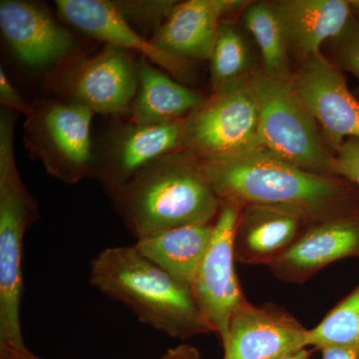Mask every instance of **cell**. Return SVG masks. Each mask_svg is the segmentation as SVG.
<instances>
[{
    "instance_id": "cell-21",
    "label": "cell",
    "mask_w": 359,
    "mask_h": 359,
    "mask_svg": "<svg viewBox=\"0 0 359 359\" xmlns=\"http://www.w3.org/2000/svg\"><path fill=\"white\" fill-rule=\"evenodd\" d=\"M243 20L256 39L264 72L273 76H290L289 43L273 4L249 2L244 8Z\"/></svg>"
},
{
    "instance_id": "cell-7",
    "label": "cell",
    "mask_w": 359,
    "mask_h": 359,
    "mask_svg": "<svg viewBox=\"0 0 359 359\" xmlns=\"http://www.w3.org/2000/svg\"><path fill=\"white\" fill-rule=\"evenodd\" d=\"M94 113L69 101L49 100L33 106L26 117L25 143L47 173L65 184H76L92 173L91 122Z\"/></svg>"
},
{
    "instance_id": "cell-14",
    "label": "cell",
    "mask_w": 359,
    "mask_h": 359,
    "mask_svg": "<svg viewBox=\"0 0 359 359\" xmlns=\"http://www.w3.org/2000/svg\"><path fill=\"white\" fill-rule=\"evenodd\" d=\"M0 29L11 50L23 65L45 67L69 55L73 37L39 4L1 0Z\"/></svg>"
},
{
    "instance_id": "cell-23",
    "label": "cell",
    "mask_w": 359,
    "mask_h": 359,
    "mask_svg": "<svg viewBox=\"0 0 359 359\" xmlns=\"http://www.w3.org/2000/svg\"><path fill=\"white\" fill-rule=\"evenodd\" d=\"M309 346L342 347L359 351V285L339 302L323 320L309 330Z\"/></svg>"
},
{
    "instance_id": "cell-5",
    "label": "cell",
    "mask_w": 359,
    "mask_h": 359,
    "mask_svg": "<svg viewBox=\"0 0 359 359\" xmlns=\"http://www.w3.org/2000/svg\"><path fill=\"white\" fill-rule=\"evenodd\" d=\"M248 83L259 114L262 147L309 171L334 174V154L295 89L292 75L255 71Z\"/></svg>"
},
{
    "instance_id": "cell-16",
    "label": "cell",
    "mask_w": 359,
    "mask_h": 359,
    "mask_svg": "<svg viewBox=\"0 0 359 359\" xmlns=\"http://www.w3.org/2000/svg\"><path fill=\"white\" fill-rule=\"evenodd\" d=\"M59 14L78 30L109 46L136 51L172 74L181 76L186 61L174 57L146 39L123 15L115 1L107 0H56Z\"/></svg>"
},
{
    "instance_id": "cell-19",
    "label": "cell",
    "mask_w": 359,
    "mask_h": 359,
    "mask_svg": "<svg viewBox=\"0 0 359 359\" xmlns=\"http://www.w3.org/2000/svg\"><path fill=\"white\" fill-rule=\"evenodd\" d=\"M138 87L129 122L135 125H155L186 119L204 104L198 92L175 81L148 59L137 62Z\"/></svg>"
},
{
    "instance_id": "cell-26",
    "label": "cell",
    "mask_w": 359,
    "mask_h": 359,
    "mask_svg": "<svg viewBox=\"0 0 359 359\" xmlns=\"http://www.w3.org/2000/svg\"><path fill=\"white\" fill-rule=\"evenodd\" d=\"M339 40L340 62L359 80V25L354 22Z\"/></svg>"
},
{
    "instance_id": "cell-28",
    "label": "cell",
    "mask_w": 359,
    "mask_h": 359,
    "mask_svg": "<svg viewBox=\"0 0 359 359\" xmlns=\"http://www.w3.org/2000/svg\"><path fill=\"white\" fill-rule=\"evenodd\" d=\"M22 359H42L29 353ZM159 359H202L199 351L196 347L189 344H181L170 348L166 353L163 354Z\"/></svg>"
},
{
    "instance_id": "cell-11",
    "label": "cell",
    "mask_w": 359,
    "mask_h": 359,
    "mask_svg": "<svg viewBox=\"0 0 359 359\" xmlns=\"http://www.w3.org/2000/svg\"><path fill=\"white\" fill-rule=\"evenodd\" d=\"M292 81L334 152L347 139H359V100L320 52L302 60Z\"/></svg>"
},
{
    "instance_id": "cell-22",
    "label": "cell",
    "mask_w": 359,
    "mask_h": 359,
    "mask_svg": "<svg viewBox=\"0 0 359 359\" xmlns=\"http://www.w3.org/2000/svg\"><path fill=\"white\" fill-rule=\"evenodd\" d=\"M209 60L212 92L242 83L250 76L247 44L237 28L230 23H222Z\"/></svg>"
},
{
    "instance_id": "cell-15",
    "label": "cell",
    "mask_w": 359,
    "mask_h": 359,
    "mask_svg": "<svg viewBox=\"0 0 359 359\" xmlns=\"http://www.w3.org/2000/svg\"><path fill=\"white\" fill-rule=\"evenodd\" d=\"M248 4L243 0L177 2L151 42L181 60H209L224 18L242 11Z\"/></svg>"
},
{
    "instance_id": "cell-24",
    "label": "cell",
    "mask_w": 359,
    "mask_h": 359,
    "mask_svg": "<svg viewBox=\"0 0 359 359\" xmlns=\"http://www.w3.org/2000/svg\"><path fill=\"white\" fill-rule=\"evenodd\" d=\"M130 23L148 26L154 34L172 13L176 1H115Z\"/></svg>"
},
{
    "instance_id": "cell-3",
    "label": "cell",
    "mask_w": 359,
    "mask_h": 359,
    "mask_svg": "<svg viewBox=\"0 0 359 359\" xmlns=\"http://www.w3.org/2000/svg\"><path fill=\"white\" fill-rule=\"evenodd\" d=\"M110 198L137 241L179 226L211 223L221 209L197 164L181 152L146 168Z\"/></svg>"
},
{
    "instance_id": "cell-31",
    "label": "cell",
    "mask_w": 359,
    "mask_h": 359,
    "mask_svg": "<svg viewBox=\"0 0 359 359\" xmlns=\"http://www.w3.org/2000/svg\"><path fill=\"white\" fill-rule=\"evenodd\" d=\"M349 2L353 7V13L359 15V0H349Z\"/></svg>"
},
{
    "instance_id": "cell-4",
    "label": "cell",
    "mask_w": 359,
    "mask_h": 359,
    "mask_svg": "<svg viewBox=\"0 0 359 359\" xmlns=\"http://www.w3.org/2000/svg\"><path fill=\"white\" fill-rule=\"evenodd\" d=\"M15 115H0V359H22L30 353L23 341V240L39 218V208L27 190L14 155Z\"/></svg>"
},
{
    "instance_id": "cell-30",
    "label": "cell",
    "mask_w": 359,
    "mask_h": 359,
    "mask_svg": "<svg viewBox=\"0 0 359 359\" xmlns=\"http://www.w3.org/2000/svg\"><path fill=\"white\" fill-rule=\"evenodd\" d=\"M311 354H313V351H309L308 347H306V348L299 349V351L287 354V355L278 359H311Z\"/></svg>"
},
{
    "instance_id": "cell-10",
    "label": "cell",
    "mask_w": 359,
    "mask_h": 359,
    "mask_svg": "<svg viewBox=\"0 0 359 359\" xmlns=\"http://www.w3.org/2000/svg\"><path fill=\"white\" fill-rule=\"evenodd\" d=\"M187 119L155 125L129 122L120 127L95 157L91 176L112 195L146 168L182 150Z\"/></svg>"
},
{
    "instance_id": "cell-25",
    "label": "cell",
    "mask_w": 359,
    "mask_h": 359,
    "mask_svg": "<svg viewBox=\"0 0 359 359\" xmlns=\"http://www.w3.org/2000/svg\"><path fill=\"white\" fill-rule=\"evenodd\" d=\"M334 174L359 188V139H347L335 151Z\"/></svg>"
},
{
    "instance_id": "cell-18",
    "label": "cell",
    "mask_w": 359,
    "mask_h": 359,
    "mask_svg": "<svg viewBox=\"0 0 359 359\" xmlns=\"http://www.w3.org/2000/svg\"><path fill=\"white\" fill-rule=\"evenodd\" d=\"M306 226L299 217L282 210L263 205L242 208L233 233L236 261L269 266Z\"/></svg>"
},
{
    "instance_id": "cell-29",
    "label": "cell",
    "mask_w": 359,
    "mask_h": 359,
    "mask_svg": "<svg viewBox=\"0 0 359 359\" xmlns=\"http://www.w3.org/2000/svg\"><path fill=\"white\" fill-rule=\"evenodd\" d=\"M321 359H359V351L342 347H327L320 349Z\"/></svg>"
},
{
    "instance_id": "cell-12",
    "label": "cell",
    "mask_w": 359,
    "mask_h": 359,
    "mask_svg": "<svg viewBox=\"0 0 359 359\" xmlns=\"http://www.w3.org/2000/svg\"><path fill=\"white\" fill-rule=\"evenodd\" d=\"M308 339L309 330L285 309L245 301L222 341L224 359H278L309 347Z\"/></svg>"
},
{
    "instance_id": "cell-1",
    "label": "cell",
    "mask_w": 359,
    "mask_h": 359,
    "mask_svg": "<svg viewBox=\"0 0 359 359\" xmlns=\"http://www.w3.org/2000/svg\"><path fill=\"white\" fill-rule=\"evenodd\" d=\"M194 162L221 204L282 210L306 226L359 210V188L351 182L295 166L266 149Z\"/></svg>"
},
{
    "instance_id": "cell-13",
    "label": "cell",
    "mask_w": 359,
    "mask_h": 359,
    "mask_svg": "<svg viewBox=\"0 0 359 359\" xmlns=\"http://www.w3.org/2000/svg\"><path fill=\"white\" fill-rule=\"evenodd\" d=\"M346 257H359V210L309 224L269 269L282 282L304 283Z\"/></svg>"
},
{
    "instance_id": "cell-6",
    "label": "cell",
    "mask_w": 359,
    "mask_h": 359,
    "mask_svg": "<svg viewBox=\"0 0 359 359\" xmlns=\"http://www.w3.org/2000/svg\"><path fill=\"white\" fill-rule=\"evenodd\" d=\"M262 147L259 114L248 79L212 92L187 119L180 152L196 162L226 159Z\"/></svg>"
},
{
    "instance_id": "cell-8",
    "label": "cell",
    "mask_w": 359,
    "mask_h": 359,
    "mask_svg": "<svg viewBox=\"0 0 359 359\" xmlns=\"http://www.w3.org/2000/svg\"><path fill=\"white\" fill-rule=\"evenodd\" d=\"M241 208L221 204L211 244L192 283V290L212 334L223 341L231 318L247 299L235 271L233 233Z\"/></svg>"
},
{
    "instance_id": "cell-17",
    "label": "cell",
    "mask_w": 359,
    "mask_h": 359,
    "mask_svg": "<svg viewBox=\"0 0 359 359\" xmlns=\"http://www.w3.org/2000/svg\"><path fill=\"white\" fill-rule=\"evenodd\" d=\"M273 6L290 49L302 60L320 53L327 40L341 39L354 23L349 0H283Z\"/></svg>"
},
{
    "instance_id": "cell-20",
    "label": "cell",
    "mask_w": 359,
    "mask_h": 359,
    "mask_svg": "<svg viewBox=\"0 0 359 359\" xmlns=\"http://www.w3.org/2000/svg\"><path fill=\"white\" fill-rule=\"evenodd\" d=\"M214 222L188 224L138 240L135 248L175 280L192 287L211 244ZM192 289V287H191Z\"/></svg>"
},
{
    "instance_id": "cell-27",
    "label": "cell",
    "mask_w": 359,
    "mask_h": 359,
    "mask_svg": "<svg viewBox=\"0 0 359 359\" xmlns=\"http://www.w3.org/2000/svg\"><path fill=\"white\" fill-rule=\"evenodd\" d=\"M0 102L6 109L15 111L28 117L32 114L33 106L29 105L18 90L11 83L4 68H0Z\"/></svg>"
},
{
    "instance_id": "cell-2",
    "label": "cell",
    "mask_w": 359,
    "mask_h": 359,
    "mask_svg": "<svg viewBox=\"0 0 359 359\" xmlns=\"http://www.w3.org/2000/svg\"><path fill=\"white\" fill-rule=\"evenodd\" d=\"M90 283L121 302L139 321L170 337L211 334L191 287L175 280L135 245L108 248L91 262Z\"/></svg>"
},
{
    "instance_id": "cell-9",
    "label": "cell",
    "mask_w": 359,
    "mask_h": 359,
    "mask_svg": "<svg viewBox=\"0 0 359 359\" xmlns=\"http://www.w3.org/2000/svg\"><path fill=\"white\" fill-rule=\"evenodd\" d=\"M57 86L69 102L94 114H129L138 87L137 63L129 51L106 45L96 55L71 63Z\"/></svg>"
}]
</instances>
